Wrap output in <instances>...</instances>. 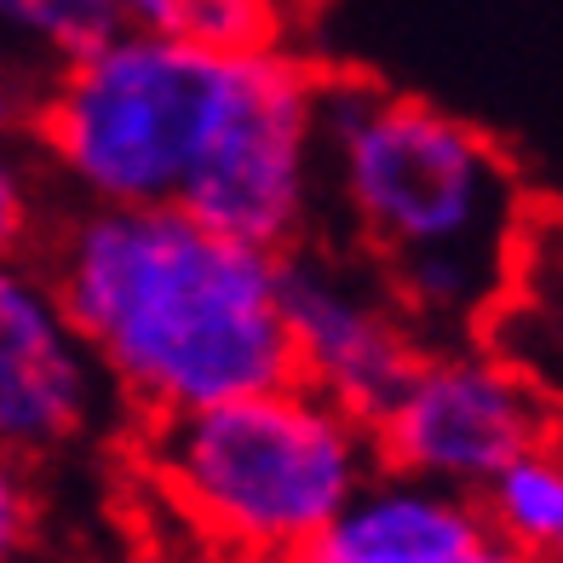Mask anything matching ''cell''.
<instances>
[{
	"mask_svg": "<svg viewBox=\"0 0 563 563\" xmlns=\"http://www.w3.org/2000/svg\"><path fill=\"white\" fill-rule=\"evenodd\" d=\"M322 201L379 271L420 345L477 340L506 305L529 196L477 121L431 98L322 75Z\"/></svg>",
	"mask_w": 563,
	"mask_h": 563,
	"instance_id": "obj_1",
	"label": "cell"
},
{
	"mask_svg": "<svg viewBox=\"0 0 563 563\" xmlns=\"http://www.w3.org/2000/svg\"><path fill=\"white\" fill-rule=\"evenodd\" d=\"M282 260L178 208H81L46 282L115 402L156 426L294 379L276 305Z\"/></svg>",
	"mask_w": 563,
	"mask_h": 563,
	"instance_id": "obj_2",
	"label": "cell"
},
{
	"mask_svg": "<svg viewBox=\"0 0 563 563\" xmlns=\"http://www.w3.org/2000/svg\"><path fill=\"white\" fill-rule=\"evenodd\" d=\"M150 477L242 563H294L379 472L374 431L305 386H271L150 426Z\"/></svg>",
	"mask_w": 563,
	"mask_h": 563,
	"instance_id": "obj_3",
	"label": "cell"
},
{
	"mask_svg": "<svg viewBox=\"0 0 563 563\" xmlns=\"http://www.w3.org/2000/svg\"><path fill=\"white\" fill-rule=\"evenodd\" d=\"M230 53L185 35L126 30L46 75L35 144L87 208H173L201 156Z\"/></svg>",
	"mask_w": 563,
	"mask_h": 563,
	"instance_id": "obj_4",
	"label": "cell"
},
{
	"mask_svg": "<svg viewBox=\"0 0 563 563\" xmlns=\"http://www.w3.org/2000/svg\"><path fill=\"white\" fill-rule=\"evenodd\" d=\"M322 69L288 46L230 53L201 156L173 208L260 253L311 242L322 213Z\"/></svg>",
	"mask_w": 563,
	"mask_h": 563,
	"instance_id": "obj_5",
	"label": "cell"
},
{
	"mask_svg": "<svg viewBox=\"0 0 563 563\" xmlns=\"http://www.w3.org/2000/svg\"><path fill=\"white\" fill-rule=\"evenodd\" d=\"M558 426L552 391L511 351L460 340L426 345L402 391L368 431L386 472L477 495L500 466L529 449H547Z\"/></svg>",
	"mask_w": 563,
	"mask_h": 563,
	"instance_id": "obj_6",
	"label": "cell"
},
{
	"mask_svg": "<svg viewBox=\"0 0 563 563\" xmlns=\"http://www.w3.org/2000/svg\"><path fill=\"white\" fill-rule=\"evenodd\" d=\"M276 305L294 356V386L317 391L363 426L386 415V402L402 391L426 351L379 271L351 247L299 242L294 253H282Z\"/></svg>",
	"mask_w": 563,
	"mask_h": 563,
	"instance_id": "obj_7",
	"label": "cell"
},
{
	"mask_svg": "<svg viewBox=\"0 0 563 563\" xmlns=\"http://www.w3.org/2000/svg\"><path fill=\"white\" fill-rule=\"evenodd\" d=\"M110 379L69 328L46 271L0 253V449L41 460L87 443L110 415Z\"/></svg>",
	"mask_w": 563,
	"mask_h": 563,
	"instance_id": "obj_8",
	"label": "cell"
},
{
	"mask_svg": "<svg viewBox=\"0 0 563 563\" xmlns=\"http://www.w3.org/2000/svg\"><path fill=\"white\" fill-rule=\"evenodd\" d=\"M483 541L472 495L379 466L305 552L311 563H454Z\"/></svg>",
	"mask_w": 563,
	"mask_h": 563,
	"instance_id": "obj_9",
	"label": "cell"
},
{
	"mask_svg": "<svg viewBox=\"0 0 563 563\" xmlns=\"http://www.w3.org/2000/svg\"><path fill=\"white\" fill-rule=\"evenodd\" d=\"M178 0H0V69L41 87V69H64L126 30L173 35Z\"/></svg>",
	"mask_w": 563,
	"mask_h": 563,
	"instance_id": "obj_10",
	"label": "cell"
},
{
	"mask_svg": "<svg viewBox=\"0 0 563 563\" xmlns=\"http://www.w3.org/2000/svg\"><path fill=\"white\" fill-rule=\"evenodd\" d=\"M472 500H477V518H483L489 541L529 552L541 563L558 558V547H563V460L552 443L500 466Z\"/></svg>",
	"mask_w": 563,
	"mask_h": 563,
	"instance_id": "obj_11",
	"label": "cell"
},
{
	"mask_svg": "<svg viewBox=\"0 0 563 563\" xmlns=\"http://www.w3.org/2000/svg\"><path fill=\"white\" fill-rule=\"evenodd\" d=\"M35 110V92L0 75V253H23L41 224L35 167L23 156V121Z\"/></svg>",
	"mask_w": 563,
	"mask_h": 563,
	"instance_id": "obj_12",
	"label": "cell"
},
{
	"mask_svg": "<svg viewBox=\"0 0 563 563\" xmlns=\"http://www.w3.org/2000/svg\"><path fill=\"white\" fill-rule=\"evenodd\" d=\"M46 541V506L35 466L0 449V563H35Z\"/></svg>",
	"mask_w": 563,
	"mask_h": 563,
	"instance_id": "obj_13",
	"label": "cell"
},
{
	"mask_svg": "<svg viewBox=\"0 0 563 563\" xmlns=\"http://www.w3.org/2000/svg\"><path fill=\"white\" fill-rule=\"evenodd\" d=\"M454 563H541V558H529V552H511V547H500V541H489V534H483V541H477L472 552H460Z\"/></svg>",
	"mask_w": 563,
	"mask_h": 563,
	"instance_id": "obj_14",
	"label": "cell"
},
{
	"mask_svg": "<svg viewBox=\"0 0 563 563\" xmlns=\"http://www.w3.org/2000/svg\"><path fill=\"white\" fill-rule=\"evenodd\" d=\"M294 563H311V558H294Z\"/></svg>",
	"mask_w": 563,
	"mask_h": 563,
	"instance_id": "obj_15",
	"label": "cell"
},
{
	"mask_svg": "<svg viewBox=\"0 0 563 563\" xmlns=\"http://www.w3.org/2000/svg\"><path fill=\"white\" fill-rule=\"evenodd\" d=\"M178 7H185V0H178Z\"/></svg>",
	"mask_w": 563,
	"mask_h": 563,
	"instance_id": "obj_16",
	"label": "cell"
}]
</instances>
